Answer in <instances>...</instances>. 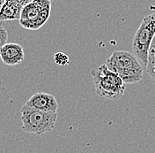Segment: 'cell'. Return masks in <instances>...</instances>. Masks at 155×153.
<instances>
[{"instance_id": "cell-6", "label": "cell", "mask_w": 155, "mask_h": 153, "mask_svg": "<svg viewBox=\"0 0 155 153\" xmlns=\"http://www.w3.org/2000/svg\"><path fill=\"white\" fill-rule=\"evenodd\" d=\"M25 105L30 108L44 112L58 113V103L56 97L45 92H36L26 102Z\"/></svg>"}, {"instance_id": "cell-13", "label": "cell", "mask_w": 155, "mask_h": 153, "mask_svg": "<svg viewBox=\"0 0 155 153\" xmlns=\"http://www.w3.org/2000/svg\"><path fill=\"white\" fill-rule=\"evenodd\" d=\"M4 3H5V0H0V11H1V8H2V6H3Z\"/></svg>"}, {"instance_id": "cell-3", "label": "cell", "mask_w": 155, "mask_h": 153, "mask_svg": "<svg viewBox=\"0 0 155 153\" xmlns=\"http://www.w3.org/2000/svg\"><path fill=\"white\" fill-rule=\"evenodd\" d=\"M22 129L29 134L42 135L55 128L58 113L44 112L23 105L20 110Z\"/></svg>"}, {"instance_id": "cell-14", "label": "cell", "mask_w": 155, "mask_h": 153, "mask_svg": "<svg viewBox=\"0 0 155 153\" xmlns=\"http://www.w3.org/2000/svg\"><path fill=\"white\" fill-rule=\"evenodd\" d=\"M49 1H53V0H49Z\"/></svg>"}, {"instance_id": "cell-5", "label": "cell", "mask_w": 155, "mask_h": 153, "mask_svg": "<svg viewBox=\"0 0 155 153\" xmlns=\"http://www.w3.org/2000/svg\"><path fill=\"white\" fill-rule=\"evenodd\" d=\"M51 12V1L33 0L23 7L19 24L22 28L30 30L41 29L49 19Z\"/></svg>"}, {"instance_id": "cell-8", "label": "cell", "mask_w": 155, "mask_h": 153, "mask_svg": "<svg viewBox=\"0 0 155 153\" xmlns=\"http://www.w3.org/2000/svg\"><path fill=\"white\" fill-rule=\"evenodd\" d=\"M23 6L12 0H5L0 11V21L17 20L20 19Z\"/></svg>"}, {"instance_id": "cell-10", "label": "cell", "mask_w": 155, "mask_h": 153, "mask_svg": "<svg viewBox=\"0 0 155 153\" xmlns=\"http://www.w3.org/2000/svg\"><path fill=\"white\" fill-rule=\"evenodd\" d=\"M54 61L59 66H67L70 62L68 55L64 52H57L54 55Z\"/></svg>"}, {"instance_id": "cell-11", "label": "cell", "mask_w": 155, "mask_h": 153, "mask_svg": "<svg viewBox=\"0 0 155 153\" xmlns=\"http://www.w3.org/2000/svg\"><path fill=\"white\" fill-rule=\"evenodd\" d=\"M7 38H8V33L6 29L2 25H0V50L5 43H7Z\"/></svg>"}, {"instance_id": "cell-1", "label": "cell", "mask_w": 155, "mask_h": 153, "mask_svg": "<svg viewBox=\"0 0 155 153\" xmlns=\"http://www.w3.org/2000/svg\"><path fill=\"white\" fill-rule=\"evenodd\" d=\"M107 67L116 73L125 84H134L143 78L145 67L133 53L116 50L106 60Z\"/></svg>"}, {"instance_id": "cell-4", "label": "cell", "mask_w": 155, "mask_h": 153, "mask_svg": "<svg viewBox=\"0 0 155 153\" xmlns=\"http://www.w3.org/2000/svg\"><path fill=\"white\" fill-rule=\"evenodd\" d=\"M155 36V12L144 17L132 40V53L146 67L148 52Z\"/></svg>"}, {"instance_id": "cell-7", "label": "cell", "mask_w": 155, "mask_h": 153, "mask_svg": "<svg viewBox=\"0 0 155 153\" xmlns=\"http://www.w3.org/2000/svg\"><path fill=\"white\" fill-rule=\"evenodd\" d=\"M0 57L7 66L19 65L25 57L23 47L16 43H7L0 50Z\"/></svg>"}, {"instance_id": "cell-9", "label": "cell", "mask_w": 155, "mask_h": 153, "mask_svg": "<svg viewBox=\"0 0 155 153\" xmlns=\"http://www.w3.org/2000/svg\"><path fill=\"white\" fill-rule=\"evenodd\" d=\"M145 71L150 75V77L155 81V36L153 42L151 43V46L148 52V59H147V65L145 67Z\"/></svg>"}, {"instance_id": "cell-12", "label": "cell", "mask_w": 155, "mask_h": 153, "mask_svg": "<svg viewBox=\"0 0 155 153\" xmlns=\"http://www.w3.org/2000/svg\"><path fill=\"white\" fill-rule=\"evenodd\" d=\"M12 1H14V2H16V3H18L19 5H20L21 6H26L27 5H28L29 3H31L33 0H12Z\"/></svg>"}, {"instance_id": "cell-2", "label": "cell", "mask_w": 155, "mask_h": 153, "mask_svg": "<svg viewBox=\"0 0 155 153\" xmlns=\"http://www.w3.org/2000/svg\"><path fill=\"white\" fill-rule=\"evenodd\" d=\"M95 92L99 96L110 100L118 99L124 95L126 84L116 73L102 64L92 71Z\"/></svg>"}]
</instances>
